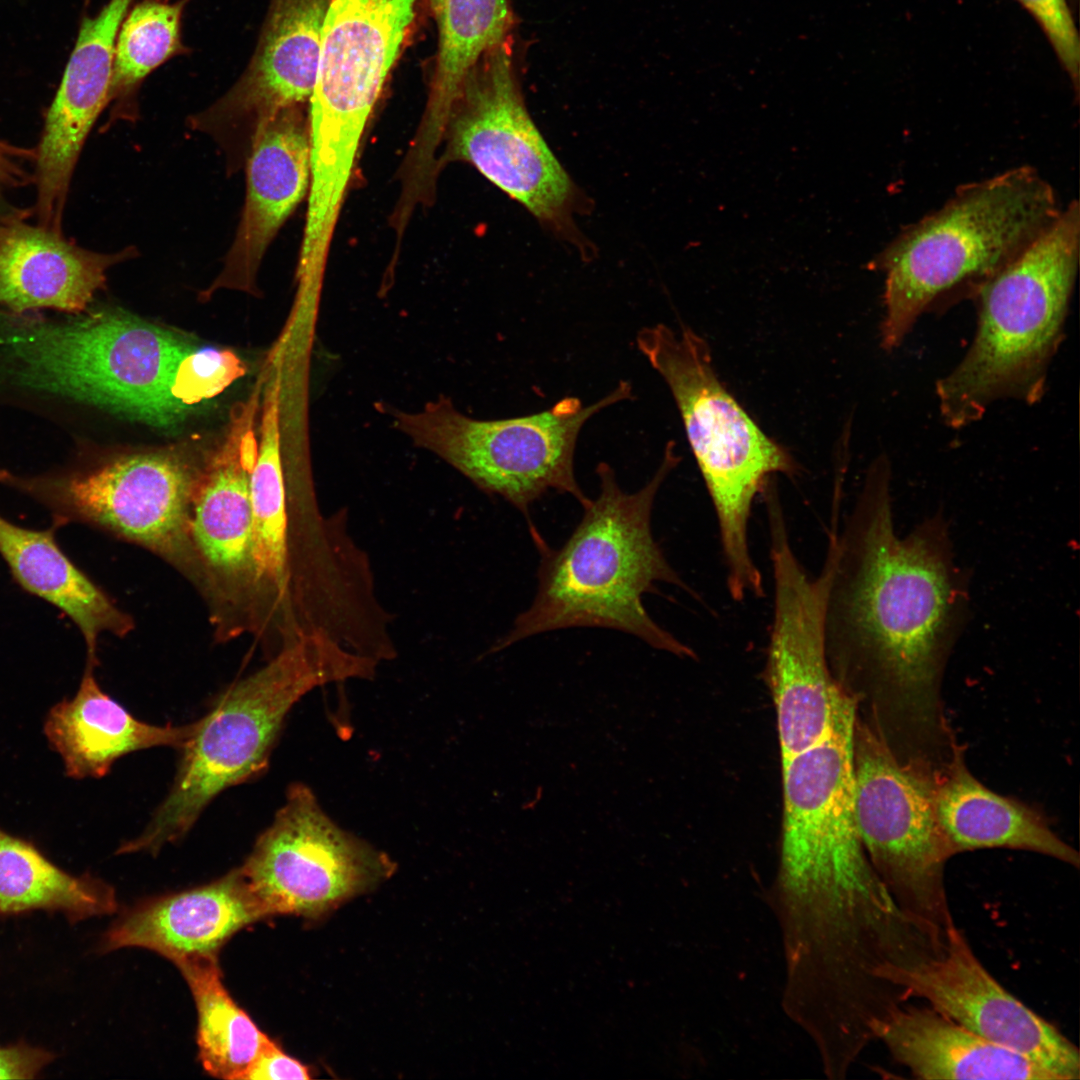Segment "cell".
Listing matches in <instances>:
<instances>
[{
  "mask_svg": "<svg viewBox=\"0 0 1080 1080\" xmlns=\"http://www.w3.org/2000/svg\"><path fill=\"white\" fill-rule=\"evenodd\" d=\"M892 512L891 464L880 455L841 528L833 507L826 652L841 684L866 681L914 720L933 723L944 667L968 619L969 581L942 512L905 536Z\"/></svg>",
  "mask_w": 1080,
  "mask_h": 1080,
  "instance_id": "1",
  "label": "cell"
},
{
  "mask_svg": "<svg viewBox=\"0 0 1080 1080\" xmlns=\"http://www.w3.org/2000/svg\"><path fill=\"white\" fill-rule=\"evenodd\" d=\"M857 699L843 685L825 736L782 762L783 829L768 893L784 978L832 991L868 977L915 926L870 863L855 814Z\"/></svg>",
  "mask_w": 1080,
  "mask_h": 1080,
  "instance_id": "2",
  "label": "cell"
},
{
  "mask_svg": "<svg viewBox=\"0 0 1080 1080\" xmlns=\"http://www.w3.org/2000/svg\"><path fill=\"white\" fill-rule=\"evenodd\" d=\"M670 441L653 477L624 492L612 467H596L600 490L558 549L540 550L538 588L531 606L490 653L540 633L573 627L610 628L636 636L655 649L696 658L691 647L657 624L643 595L665 582L692 593L667 561L651 530L656 495L680 458Z\"/></svg>",
  "mask_w": 1080,
  "mask_h": 1080,
  "instance_id": "3",
  "label": "cell"
},
{
  "mask_svg": "<svg viewBox=\"0 0 1080 1080\" xmlns=\"http://www.w3.org/2000/svg\"><path fill=\"white\" fill-rule=\"evenodd\" d=\"M1054 187L1032 166L963 184L905 226L870 262L885 276L881 346L902 344L929 308L979 289L1059 216Z\"/></svg>",
  "mask_w": 1080,
  "mask_h": 1080,
  "instance_id": "4",
  "label": "cell"
},
{
  "mask_svg": "<svg viewBox=\"0 0 1080 1080\" xmlns=\"http://www.w3.org/2000/svg\"><path fill=\"white\" fill-rule=\"evenodd\" d=\"M377 663L324 631L285 643L267 664L231 684L198 720L179 749L169 793L144 830L118 853H157L183 838L222 791L264 772L286 717L305 694L331 683L373 678Z\"/></svg>",
  "mask_w": 1080,
  "mask_h": 1080,
  "instance_id": "5",
  "label": "cell"
},
{
  "mask_svg": "<svg viewBox=\"0 0 1080 1080\" xmlns=\"http://www.w3.org/2000/svg\"><path fill=\"white\" fill-rule=\"evenodd\" d=\"M1080 252L1076 199L975 294L976 332L960 362L936 384L945 424L966 427L997 400L1033 404L1064 336Z\"/></svg>",
  "mask_w": 1080,
  "mask_h": 1080,
  "instance_id": "6",
  "label": "cell"
},
{
  "mask_svg": "<svg viewBox=\"0 0 1080 1080\" xmlns=\"http://www.w3.org/2000/svg\"><path fill=\"white\" fill-rule=\"evenodd\" d=\"M192 350L173 333L121 311L67 320L0 318V356L16 384L151 425L170 426L185 416L188 407L172 387Z\"/></svg>",
  "mask_w": 1080,
  "mask_h": 1080,
  "instance_id": "7",
  "label": "cell"
},
{
  "mask_svg": "<svg viewBox=\"0 0 1080 1080\" xmlns=\"http://www.w3.org/2000/svg\"><path fill=\"white\" fill-rule=\"evenodd\" d=\"M636 345L668 385L705 481L719 529L731 598L765 595L748 541L754 499L776 473L793 475L790 455L770 439L719 381L706 341L692 329L642 328Z\"/></svg>",
  "mask_w": 1080,
  "mask_h": 1080,
  "instance_id": "8",
  "label": "cell"
},
{
  "mask_svg": "<svg viewBox=\"0 0 1080 1080\" xmlns=\"http://www.w3.org/2000/svg\"><path fill=\"white\" fill-rule=\"evenodd\" d=\"M631 398L632 386L622 380L593 404L584 406L579 398L567 396L546 410L513 418L475 419L443 397L420 411L393 416L395 427L417 447L518 509L539 548L545 542L530 520L531 505L549 490L571 495L583 508L590 503L574 473L580 430L596 413Z\"/></svg>",
  "mask_w": 1080,
  "mask_h": 1080,
  "instance_id": "9",
  "label": "cell"
},
{
  "mask_svg": "<svg viewBox=\"0 0 1080 1080\" xmlns=\"http://www.w3.org/2000/svg\"><path fill=\"white\" fill-rule=\"evenodd\" d=\"M853 754L865 853L901 911L942 939L954 921L945 885L953 853L936 818L933 778L901 763L879 734L858 722Z\"/></svg>",
  "mask_w": 1080,
  "mask_h": 1080,
  "instance_id": "10",
  "label": "cell"
},
{
  "mask_svg": "<svg viewBox=\"0 0 1080 1080\" xmlns=\"http://www.w3.org/2000/svg\"><path fill=\"white\" fill-rule=\"evenodd\" d=\"M198 473L174 454L153 452L37 477L8 473L2 483L43 505L55 528L84 524L138 545L197 586L190 522Z\"/></svg>",
  "mask_w": 1080,
  "mask_h": 1080,
  "instance_id": "11",
  "label": "cell"
},
{
  "mask_svg": "<svg viewBox=\"0 0 1080 1080\" xmlns=\"http://www.w3.org/2000/svg\"><path fill=\"white\" fill-rule=\"evenodd\" d=\"M447 132L449 159L471 164L543 224L560 232L571 226L576 187L526 108L514 38L468 74Z\"/></svg>",
  "mask_w": 1080,
  "mask_h": 1080,
  "instance_id": "12",
  "label": "cell"
},
{
  "mask_svg": "<svg viewBox=\"0 0 1080 1080\" xmlns=\"http://www.w3.org/2000/svg\"><path fill=\"white\" fill-rule=\"evenodd\" d=\"M764 501L774 589L765 675L783 762L825 736L841 686L832 676L824 629L834 559L828 544L818 576H810L792 547L778 493Z\"/></svg>",
  "mask_w": 1080,
  "mask_h": 1080,
  "instance_id": "13",
  "label": "cell"
},
{
  "mask_svg": "<svg viewBox=\"0 0 1080 1080\" xmlns=\"http://www.w3.org/2000/svg\"><path fill=\"white\" fill-rule=\"evenodd\" d=\"M239 869L264 918H318L388 878L395 864L339 827L311 789L295 783Z\"/></svg>",
  "mask_w": 1080,
  "mask_h": 1080,
  "instance_id": "14",
  "label": "cell"
},
{
  "mask_svg": "<svg viewBox=\"0 0 1080 1080\" xmlns=\"http://www.w3.org/2000/svg\"><path fill=\"white\" fill-rule=\"evenodd\" d=\"M259 386L231 413L224 442L199 470L190 539L217 640L253 632L255 567L250 475L257 458Z\"/></svg>",
  "mask_w": 1080,
  "mask_h": 1080,
  "instance_id": "15",
  "label": "cell"
},
{
  "mask_svg": "<svg viewBox=\"0 0 1080 1080\" xmlns=\"http://www.w3.org/2000/svg\"><path fill=\"white\" fill-rule=\"evenodd\" d=\"M878 976L903 1000L924 1001L979 1036L1032 1060L1057 1080L1080 1078L1078 1047L997 981L955 921L936 949L886 964Z\"/></svg>",
  "mask_w": 1080,
  "mask_h": 1080,
  "instance_id": "16",
  "label": "cell"
},
{
  "mask_svg": "<svg viewBox=\"0 0 1080 1080\" xmlns=\"http://www.w3.org/2000/svg\"><path fill=\"white\" fill-rule=\"evenodd\" d=\"M420 0H331L309 123L339 139L362 137L416 19Z\"/></svg>",
  "mask_w": 1080,
  "mask_h": 1080,
  "instance_id": "17",
  "label": "cell"
},
{
  "mask_svg": "<svg viewBox=\"0 0 1080 1080\" xmlns=\"http://www.w3.org/2000/svg\"><path fill=\"white\" fill-rule=\"evenodd\" d=\"M330 3L270 0L247 67L222 97L194 117L195 126L217 136L240 135L249 151L257 131L272 117L308 104Z\"/></svg>",
  "mask_w": 1080,
  "mask_h": 1080,
  "instance_id": "18",
  "label": "cell"
},
{
  "mask_svg": "<svg viewBox=\"0 0 1080 1080\" xmlns=\"http://www.w3.org/2000/svg\"><path fill=\"white\" fill-rule=\"evenodd\" d=\"M133 0H109L81 23L62 82L48 110L36 156L40 225L62 232L68 187L84 141L109 103L115 42Z\"/></svg>",
  "mask_w": 1080,
  "mask_h": 1080,
  "instance_id": "19",
  "label": "cell"
},
{
  "mask_svg": "<svg viewBox=\"0 0 1080 1080\" xmlns=\"http://www.w3.org/2000/svg\"><path fill=\"white\" fill-rule=\"evenodd\" d=\"M309 121L303 107L283 110L255 134L237 233L216 287L250 288L265 251L310 187Z\"/></svg>",
  "mask_w": 1080,
  "mask_h": 1080,
  "instance_id": "20",
  "label": "cell"
},
{
  "mask_svg": "<svg viewBox=\"0 0 1080 1080\" xmlns=\"http://www.w3.org/2000/svg\"><path fill=\"white\" fill-rule=\"evenodd\" d=\"M264 918L240 869L208 885L146 901L107 931L104 951L142 947L177 963L214 955L238 930Z\"/></svg>",
  "mask_w": 1080,
  "mask_h": 1080,
  "instance_id": "21",
  "label": "cell"
},
{
  "mask_svg": "<svg viewBox=\"0 0 1080 1080\" xmlns=\"http://www.w3.org/2000/svg\"><path fill=\"white\" fill-rule=\"evenodd\" d=\"M872 1034L917 1079L1057 1080L927 1004L896 1003L874 1022Z\"/></svg>",
  "mask_w": 1080,
  "mask_h": 1080,
  "instance_id": "22",
  "label": "cell"
},
{
  "mask_svg": "<svg viewBox=\"0 0 1080 1080\" xmlns=\"http://www.w3.org/2000/svg\"><path fill=\"white\" fill-rule=\"evenodd\" d=\"M130 251L92 252L62 233L8 219L0 226V305L15 314L40 308L83 312L104 287L107 269Z\"/></svg>",
  "mask_w": 1080,
  "mask_h": 1080,
  "instance_id": "23",
  "label": "cell"
},
{
  "mask_svg": "<svg viewBox=\"0 0 1080 1080\" xmlns=\"http://www.w3.org/2000/svg\"><path fill=\"white\" fill-rule=\"evenodd\" d=\"M280 379L266 384L257 458L250 475L254 621L262 631L294 620L288 492L280 448Z\"/></svg>",
  "mask_w": 1080,
  "mask_h": 1080,
  "instance_id": "24",
  "label": "cell"
},
{
  "mask_svg": "<svg viewBox=\"0 0 1080 1080\" xmlns=\"http://www.w3.org/2000/svg\"><path fill=\"white\" fill-rule=\"evenodd\" d=\"M87 662L79 689L49 711L44 732L60 754L66 774L75 779L100 778L124 755L154 747L180 749L198 720L185 725H153L129 713L102 691Z\"/></svg>",
  "mask_w": 1080,
  "mask_h": 1080,
  "instance_id": "25",
  "label": "cell"
},
{
  "mask_svg": "<svg viewBox=\"0 0 1080 1080\" xmlns=\"http://www.w3.org/2000/svg\"><path fill=\"white\" fill-rule=\"evenodd\" d=\"M954 752L945 769L933 778L936 818L953 855L1009 848L1079 866L1077 851L1058 837L1038 812L985 787L970 773L961 754Z\"/></svg>",
  "mask_w": 1080,
  "mask_h": 1080,
  "instance_id": "26",
  "label": "cell"
},
{
  "mask_svg": "<svg viewBox=\"0 0 1080 1080\" xmlns=\"http://www.w3.org/2000/svg\"><path fill=\"white\" fill-rule=\"evenodd\" d=\"M56 530L22 527L0 515V556L23 590L52 604L77 626L87 662L98 665L100 635L125 637L135 623L60 548Z\"/></svg>",
  "mask_w": 1080,
  "mask_h": 1080,
  "instance_id": "27",
  "label": "cell"
},
{
  "mask_svg": "<svg viewBox=\"0 0 1080 1080\" xmlns=\"http://www.w3.org/2000/svg\"><path fill=\"white\" fill-rule=\"evenodd\" d=\"M437 28V50L429 96L412 146L433 159L463 84L480 59L514 38L512 0H430Z\"/></svg>",
  "mask_w": 1080,
  "mask_h": 1080,
  "instance_id": "28",
  "label": "cell"
},
{
  "mask_svg": "<svg viewBox=\"0 0 1080 1080\" xmlns=\"http://www.w3.org/2000/svg\"><path fill=\"white\" fill-rule=\"evenodd\" d=\"M116 907L111 886L63 871L31 842L0 829V915L45 910L61 912L75 923Z\"/></svg>",
  "mask_w": 1080,
  "mask_h": 1080,
  "instance_id": "29",
  "label": "cell"
},
{
  "mask_svg": "<svg viewBox=\"0 0 1080 1080\" xmlns=\"http://www.w3.org/2000/svg\"><path fill=\"white\" fill-rule=\"evenodd\" d=\"M175 964L195 999L197 1042L204 1069L217 1078L243 1080L270 1038L229 995L222 983L217 956H194Z\"/></svg>",
  "mask_w": 1080,
  "mask_h": 1080,
  "instance_id": "30",
  "label": "cell"
},
{
  "mask_svg": "<svg viewBox=\"0 0 1080 1080\" xmlns=\"http://www.w3.org/2000/svg\"><path fill=\"white\" fill-rule=\"evenodd\" d=\"M191 0H139L117 33L109 102L127 103L143 80L171 58L188 51L182 18Z\"/></svg>",
  "mask_w": 1080,
  "mask_h": 1080,
  "instance_id": "31",
  "label": "cell"
},
{
  "mask_svg": "<svg viewBox=\"0 0 1080 1080\" xmlns=\"http://www.w3.org/2000/svg\"><path fill=\"white\" fill-rule=\"evenodd\" d=\"M245 373L246 365L232 351L193 349L177 369L172 393L190 408L218 395Z\"/></svg>",
  "mask_w": 1080,
  "mask_h": 1080,
  "instance_id": "32",
  "label": "cell"
},
{
  "mask_svg": "<svg viewBox=\"0 0 1080 1080\" xmlns=\"http://www.w3.org/2000/svg\"><path fill=\"white\" fill-rule=\"evenodd\" d=\"M1036 21L1079 93L1080 44L1068 0H1016Z\"/></svg>",
  "mask_w": 1080,
  "mask_h": 1080,
  "instance_id": "33",
  "label": "cell"
},
{
  "mask_svg": "<svg viewBox=\"0 0 1080 1080\" xmlns=\"http://www.w3.org/2000/svg\"><path fill=\"white\" fill-rule=\"evenodd\" d=\"M310 1078V1069L307 1066L285 1054L281 1048L269 1039L246 1071L243 1080Z\"/></svg>",
  "mask_w": 1080,
  "mask_h": 1080,
  "instance_id": "34",
  "label": "cell"
},
{
  "mask_svg": "<svg viewBox=\"0 0 1080 1080\" xmlns=\"http://www.w3.org/2000/svg\"><path fill=\"white\" fill-rule=\"evenodd\" d=\"M53 1059L49 1051L23 1042L0 1047V1079H33Z\"/></svg>",
  "mask_w": 1080,
  "mask_h": 1080,
  "instance_id": "35",
  "label": "cell"
},
{
  "mask_svg": "<svg viewBox=\"0 0 1080 1080\" xmlns=\"http://www.w3.org/2000/svg\"><path fill=\"white\" fill-rule=\"evenodd\" d=\"M35 149L15 146L0 140V184L21 186L29 182L30 176L23 167L26 160H36Z\"/></svg>",
  "mask_w": 1080,
  "mask_h": 1080,
  "instance_id": "36",
  "label": "cell"
}]
</instances>
